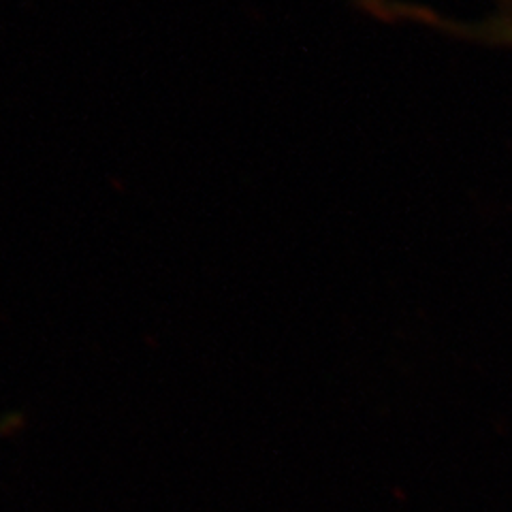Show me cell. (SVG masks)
<instances>
[{
  "label": "cell",
  "instance_id": "cell-1",
  "mask_svg": "<svg viewBox=\"0 0 512 512\" xmlns=\"http://www.w3.org/2000/svg\"><path fill=\"white\" fill-rule=\"evenodd\" d=\"M500 37H508V39L512 41V24H510V26H506L504 30H500Z\"/></svg>",
  "mask_w": 512,
  "mask_h": 512
}]
</instances>
